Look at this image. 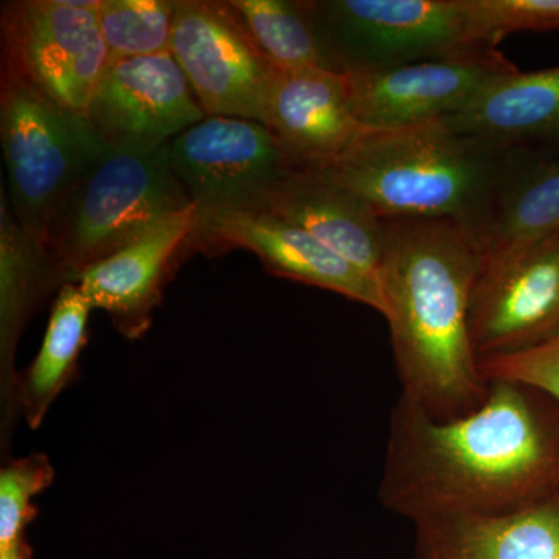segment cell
Here are the masks:
<instances>
[{
    "label": "cell",
    "instance_id": "cell-1",
    "mask_svg": "<svg viewBox=\"0 0 559 559\" xmlns=\"http://www.w3.org/2000/svg\"><path fill=\"white\" fill-rule=\"evenodd\" d=\"M559 489V404L489 381L465 417L437 419L400 396L390 418L382 507L414 522L496 518Z\"/></svg>",
    "mask_w": 559,
    "mask_h": 559
},
{
    "label": "cell",
    "instance_id": "cell-2",
    "mask_svg": "<svg viewBox=\"0 0 559 559\" xmlns=\"http://www.w3.org/2000/svg\"><path fill=\"white\" fill-rule=\"evenodd\" d=\"M380 288L401 399L437 419L465 417L487 400L469 333L480 241L447 219H382Z\"/></svg>",
    "mask_w": 559,
    "mask_h": 559
},
{
    "label": "cell",
    "instance_id": "cell-3",
    "mask_svg": "<svg viewBox=\"0 0 559 559\" xmlns=\"http://www.w3.org/2000/svg\"><path fill=\"white\" fill-rule=\"evenodd\" d=\"M522 150L444 120L367 130L318 175L362 198L381 219H447L484 242Z\"/></svg>",
    "mask_w": 559,
    "mask_h": 559
},
{
    "label": "cell",
    "instance_id": "cell-4",
    "mask_svg": "<svg viewBox=\"0 0 559 559\" xmlns=\"http://www.w3.org/2000/svg\"><path fill=\"white\" fill-rule=\"evenodd\" d=\"M191 205L173 171L170 143L154 150L105 145L58 212L46 249L58 275L73 282Z\"/></svg>",
    "mask_w": 559,
    "mask_h": 559
},
{
    "label": "cell",
    "instance_id": "cell-5",
    "mask_svg": "<svg viewBox=\"0 0 559 559\" xmlns=\"http://www.w3.org/2000/svg\"><path fill=\"white\" fill-rule=\"evenodd\" d=\"M0 140L11 212L46 249L58 212L105 143L86 116L62 108L5 70Z\"/></svg>",
    "mask_w": 559,
    "mask_h": 559
},
{
    "label": "cell",
    "instance_id": "cell-6",
    "mask_svg": "<svg viewBox=\"0 0 559 559\" xmlns=\"http://www.w3.org/2000/svg\"><path fill=\"white\" fill-rule=\"evenodd\" d=\"M342 72L399 68L496 50L468 0H311Z\"/></svg>",
    "mask_w": 559,
    "mask_h": 559
},
{
    "label": "cell",
    "instance_id": "cell-7",
    "mask_svg": "<svg viewBox=\"0 0 559 559\" xmlns=\"http://www.w3.org/2000/svg\"><path fill=\"white\" fill-rule=\"evenodd\" d=\"M98 0H13L2 3V70L44 97L86 116L110 57Z\"/></svg>",
    "mask_w": 559,
    "mask_h": 559
},
{
    "label": "cell",
    "instance_id": "cell-8",
    "mask_svg": "<svg viewBox=\"0 0 559 559\" xmlns=\"http://www.w3.org/2000/svg\"><path fill=\"white\" fill-rule=\"evenodd\" d=\"M171 53L207 116L263 123L275 69L230 2L173 0Z\"/></svg>",
    "mask_w": 559,
    "mask_h": 559
},
{
    "label": "cell",
    "instance_id": "cell-9",
    "mask_svg": "<svg viewBox=\"0 0 559 559\" xmlns=\"http://www.w3.org/2000/svg\"><path fill=\"white\" fill-rule=\"evenodd\" d=\"M176 178L198 213L259 209L297 171L266 124L207 116L170 142Z\"/></svg>",
    "mask_w": 559,
    "mask_h": 559
},
{
    "label": "cell",
    "instance_id": "cell-10",
    "mask_svg": "<svg viewBox=\"0 0 559 559\" xmlns=\"http://www.w3.org/2000/svg\"><path fill=\"white\" fill-rule=\"evenodd\" d=\"M477 359L538 347L559 333V235L484 252L471 294Z\"/></svg>",
    "mask_w": 559,
    "mask_h": 559
},
{
    "label": "cell",
    "instance_id": "cell-11",
    "mask_svg": "<svg viewBox=\"0 0 559 559\" xmlns=\"http://www.w3.org/2000/svg\"><path fill=\"white\" fill-rule=\"evenodd\" d=\"M498 49L364 72H345L349 105L366 130H399L457 116L516 72Z\"/></svg>",
    "mask_w": 559,
    "mask_h": 559
},
{
    "label": "cell",
    "instance_id": "cell-12",
    "mask_svg": "<svg viewBox=\"0 0 559 559\" xmlns=\"http://www.w3.org/2000/svg\"><path fill=\"white\" fill-rule=\"evenodd\" d=\"M187 245L207 253L252 250L278 277L333 290L373 308L382 318L388 312L381 288L369 275L307 230L264 210L198 213L197 227Z\"/></svg>",
    "mask_w": 559,
    "mask_h": 559
},
{
    "label": "cell",
    "instance_id": "cell-13",
    "mask_svg": "<svg viewBox=\"0 0 559 559\" xmlns=\"http://www.w3.org/2000/svg\"><path fill=\"white\" fill-rule=\"evenodd\" d=\"M207 114L171 51L110 60L86 119L108 146L154 150Z\"/></svg>",
    "mask_w": 559,
    "mask_h": 559
},
{
    "label": "cell",
    "instance_id": "cell-14",
    "mask_svg": "<svg viewBox=\"0 0 559 559\" xmlns=\"http://www.w3.org/2000/svg\"><path fill=\"white\" fill-rule=\"evenodd\" d=\"M263 123L297 171L326 167L367 131L349 105L345 73L322 69L275 72Z\"/></svg>",
    "mask_w": 559,
    "mask_h": 559
},
{
    "label": "cell",
    "instance_id": "cell-15",
    "mask_svg": "<svg viewBox=\"0 0 559 559\" xmlns=\"http://www.w3.org/2000/svg\"><path fill=\"white\" fill-rule=\"evenodd\" d=\"M197 221L194 205L167 216L139 240L86 267L73 283L92 310L109 312L120 333L140 336L148 329L171 260L189 242Z\"/></svg>",
    "mask_w": 559,
    "mask_h": 559
},
{
    "label": "cell",
    "instance_id": "cell-16",
    "mask_svg": "<svg viewBox=\"0 0 559 559\" xmlns=\"http://www.w3.org/2000/svg\"><path fill=\"white\" fill-rule=\"evenodd\" d=\"M259 209L307 230L380 286L384 224L358 194L318 173L294 171Z\"/></svg>",
    "mask_w": 559,
    "mask_h": 559
},
{
    "label": "cell",
    "instance_id": "cell-17",
    "mask_svg": "<svg viewBox=\"0 0 559 559\" xmlns=\"http://www.w3.org/2000/svg\"><path fill=\"white\" fill-rule=\"evenodd\" d=\"M415 528L417 559H559V489L503 516L426 522Z\"/></svg>",
    "mask_w": 559,
    "mask_h": 559
},
{
    "label": "cell",
    "instance_id": "cell-18",
    "mask_svg": "<svg viewBox=\"0 0 559 559\" xmlns=\"http://www.w3.org/2000/svg\"><path fill=\"white\" fill-rule=\"evenodd\" d=\"M455 130L503 148L535 151L559 142V66L516 72L492 83L457 116L444 120Z\"/></svg>",
    "mask_w": 559,
    "mask_h": 559
},
{
    "label": "cell",
    "instance_id": "cell-19",
    "mask_svg": "<svg viewBox=\"0 0 559 559\" xmlns=\"http://www.w3.org/2000/svg\"><path fill=\"white\" fill-rule=\"evenodd\" d=\"M555 235H559V157L522 150L481 249L491 252L532 245Z\"/></svg>",
    "mask_w": 559,
    "mask_h": 559
},
{
    "label": "cell",
    "instance_id": "cell-20",
    "mask_svg": "<svg viewBox=\"0 0 559 559\" xmlns=\"http://www.w3.org/2000/svg\"><path fill=\"white\" fill-rule=\"evenodd\" d=\"M92 307L76 283L62 285L36 359L21 384V404L28 426L36 429L61 390L68 385L86 344Z\"/></svg>",
    "mask_w": 559,
    "mask_h": 559
},
{
    "label": "cell",
    "instance_id": "cell-21",
    "mask_svg": "<svg viewBox=\"0 0 559 559\" xmlns=\"http://www.w3.org/2000/svg\"><path fill=\"white\" fill-rule=\"evenodd\" d=\"M229 2L275 72H342L320 35L311 0Z\"/></svg>",
    "mask_w": 559,
    "mask_h": 559
},
{
    "label": "cell",
    "instance_id": "cell-22",
    "mask_svg": "<svg viewBox=\"0 0 559 559\" xmlns=\"http://www.w3.org/2000/svg\"><path fill=\"white\" fill-rule=\"evenodd\" d=\"M0 200V329L3 358H11L22 325L58 272L49 252L14 219L3 189Z\"/></svg>",
    "mask_w": 559,
    "mask_h": 559
},
{
    "label": "cell",
    "instance_id": "cell-23",
    "mask_svg": "<svg viewBox=\"0 0 559 559\" xmlns=\"http://www.w3.org/2000/svg\"><path fill=\"white\" fill-rule=\"evenodd\" d=\"M97 17L110 60L171 51L173 0H98Z\"/></svg>",
    "mask_w": 559,
    "mask_h": 559
},
{
    "label": "cell",
    "instance_id": "cell-24",
    "mask_svg": "<svg viewBox=\"0 0 559 559\" xmlns=\"http://www.w3.org/2000/svg\"><path fill=\"white\" fill-rule=\"evenodd\" d=\"M55 473L46 455H28L9 463L0 474V550L24 538L36 516L33 499L49 487Z\"/></svg>",
    "mask_w": 559,
    "mask_h": 559
},
{
    "label": "cell",
    "instance_id": "cell-25",
    "mask_svg": "<svg viewBox=\"0 0 559 559\" xmlns=\"http://www.w3.org/2000/svg\"><path fill=\"white\" fill-rule=\"evenodd\" d=\"M485 40L498 46L511 33L559 31V0H468Z\"/></svg>",
    "mask_w": 559,
    "mask_h": 559
},
{
    "label": "cell",
    "instance_id": "cell-26",
    "mask_svg": "<svg viewBox=\"0 0 559 559\" xmlns=\"http://www.w3.org/2000/svg\"><path fill=\"white\" fill-rule=\"evenodd\" d=\"M479 369L488 382H520L559 404V333L538 347L480 359Z\"/></svg>",
    "mask_w": 559,
    "mask_h": 559
},
{
    "label": "cell",
    "instance_id": "cell-27",
    "mask_svg": "<svg viewBox=\"0 0 559 559\" xmlns=\"http://www.w3.org/2000/svg\"><path fill=\"white\" fill-rule=\"evenodd\" d=\"M32 547L22 538L9 549L0 550V559H32Z\"/></svg>",
    "mask_w": 559,
    "mask_h": 559
},
{
    "label": "cell",
    "instance_id": "cell-28",
    "mask_svg": "<svg viewBox=\"0 0 559 559\" xmlns=\"http://www.w3.org/2000/svg\"><path fill=\"white\" fill-rule=\"evenodd\" d=\"M423 559H433V558H423Z\"/></svg>",
    "mask_w": 559,
    "mask_h": 559
}]
</instances>
